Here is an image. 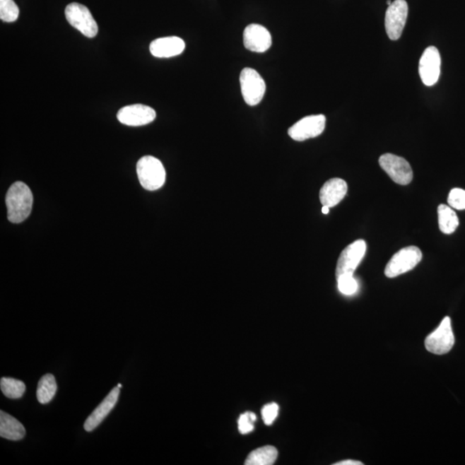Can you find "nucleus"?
<instances>
[{
  "instance_id": "f8f14e48",
  "label": "nucleus",
  "mask_w": 465,
  "mask_h": 465,
  "mask_svg": "<svg viewBox=\"0 0 465 465\" xmlns=\"http://www.w3.org/2000/svg\"><path fill=\"white\" fill-rule=\"evenodd\" d=\"M117 117L121 124L137 127L152 123L156 118V112L149 106L136 104L118 110Z\"/></svg>"
},
{
  "instance_id": "1a4fd4ad",
  "label": "nucleus",
  "mask_w": 465,
  "mask_h": 465,
  "mask_svg": "<svg viewBox=\"0 0 465 465\" xmlns=\"http://www.w3.org/2000/svg\"><path fill=\"white\" fill-rule=\"evenodd\" d=\"M366 252L365 240H358L342 251L336 266V278L343 275H353Z\"/></svg>"
},
{
  "instance_id": "5701e85b",
  "label": "nucleus",
  "mask_w": 465,
  "mask_h": 465,
  "mask_svg": "<svg viewBox=\"0 0 465 465\" xmlns=\"http://www.w3.org/2000/svg\"><path fill=\"white\" fill-rule=\"evenodd\" d=\"M339 290L342 294L351 295L355 294L358 290V282L353 275H343L337 278Z\"/></svg>"
},
{
  "instance_id": "6e6552de",
  "label": "nucleus",
  "mask_w": 465,
  "mask_h": 465,
  "mask_svg": "<svg viewBox=\"0 0 465 465\" xmlns=\"http://www.w3.org/2000/svg\"><path fill=\"white\" fill-rule=\"evenodd\" d=\"M408 6L406 0H395L388 7L385 14V30L390 40L401 37L407 22Z\"/></svg>"
},
{
  "instance_id": "20e7f679",
  "label": "nucleus",
  "mask_w": 465,
  "mask_h": 465,
  "mask_svg": "<svg viewBox=\"0 0 465 465\" xmlns=\"http://www.w3.org/2000/svg\"><path fill=\"white\" fill-rule=\"evenodd\" d=\"M423 259L421 251L415 246L403 248L390 259L385 267L386 277L392 278L408 273L415 268Z\"/></svg>"
},
{
  "instance_id": "393cba45",
  "label": "nucleus",
  "mask_w": 465,
  "mask_h": 465,
  "mask_svg": "<svg viewBox=\"0 0 465 465\" xmlns=\"http://www.w3.org/2000/svg\"><path fill=\"white\" fill-rule=\"evenodd\" d=\"M448 204L456 210H465V191L462 189H452L448 196Z\"/></svg>"
},
{
  "instance_id": "423d86ee",
  "label": "nucleus",
  "mask_w": 465,
  "mask_h": 465,
  "mask_svg": "<svg viewBox=\"0 0 465 465\" xmlns=\"http://www.w3.org/2000/svg\"><path fill=\"white\" fill-rule=\"evenodd\" d=\"M454 343L455 338L453 334L451 319L447 317L441 322L438 329L425 338V346L428 352L437 354V355H443V354L450 352Z\"/></svg>"
},
{
  "instance_id": "9b49d317",
  "label": "nucleus",
  "mask_w": 465,
  "mask_h": 465,
  "mask_svg": "<svg viewBox=\"0 0 465 465\" xmlns=\"http://www.w3.org/2000/svg\"><path fill=\"white\" fill-rule=\"evenodd\" d=\"M441 58L439 50L431 46L425 49L419 62V73L423 84L432 86L439 81Z\"/></svg>"
},
{
  "instance_id": "f03ea898",
  "label": "nucleus",
  "mask_w": 465,
  "mask_h": 465,
  "mask_svg": "<svg viewBox=\"0 0 465 465\" xmlns=\"http://www.w3.org/2000/svg\"><path fill=\"white\" fill-rule=\"evenodd\" d=\"M136 172L141 187L146 190H159L165 184L164 165L155 157L147 155L141 158L137 163Z\"/></svg>"
},
{
  "instance_id": "a211bd4d",
  "label": "nucleus",
  "mask_w": 465,
  "mask_h": 465,
  "mask_svg": "<svg viewBox=\"0 0 465 465\" xmlns=\"http://www.w3.org/2000/svg\"><path fill=\"white\" fill-rule=\"evenodd\" d=\"M278 458V451L271 445L256 449L248 455L247 465H271Z\"/></svg>"
},
{
  "instance_id": "412c9836",
  "label": "nucleus",
  "mask_w": 465,
  "mask_h": 465,
  "mask_svg": "<svg viewBox=\"0 0 465 465\" xmlns=\"http://www.w3.org/2000/svg\"><path fill=\"white\" fill-rule=\"evenodd\" d=\"M0 388H1L4 395L10 399H19L25 394L26 386L20 380L3 377L0 380Z\"/></svg>"
},
{
  "instance_id": "9d476101",
  "label": "nucleus",
  "mask_w": 465,
  "mask_h": 465,
  "mask_svg": "<svg viewBox=\"0 0 465 465\" xmlns=\"http://www.w3.org/2000/svg\"><path fill=\"white\" fill-rule=\"evenodd\" d=\"M326 117L324 115H312L299 120L288 130L290 138L297 141H303L317 137L324 131Z\"/></svg>"
},
{
  "instance_id": "f257e3e1",
  "label": "nucleus",
  "mask_w": 465,
  "mask_h": 465,
  "mask_svg": "<svg viewBox=\"0 0 465 465\" xmlns=\"http://www.w3.org/2000/svg\"><path fill=\"white\" fill-rule=\"evenodd\" d=\"M6 204L8 220L13 223H23L33 210V192L25 183L16 182L7 192Z\"/></svg>"
},
{
  "instance_id": "a878e982",
  "label": "nucleus",
  "mask_w": 465,
  "mask_h": 465,
  "mask_svg": "<svg viewBox=\"0 0 465 465\" xmlns=\"http://www.w3.org/2000/svg\"><path fill=\"white\" fill-rule=\"evenodd\" d=\"M278 411L279 408L277 404L273 403L266 405L262 409L264 423L267 425L273 424L278 415Z\"/></svg>"
},
{
  "instance_id": "f3484780",
  "label": "nucleus",
  "mask_w": 465,
  "mask_h": 465,
  "mask_svg": "<svg viewBox=\"0 0 465 465\" xmlns=\"http://www.w3.org/2000/svg\"><path fill=\"white\" fill-rule=\"evenodd\" d=\"M25 428L21 423L7 413L0 412V436L10 440H21L25 438Z\"/></svg>"
},
{
  "instance_id": "ddd939ff",
  "label": "nucleus",
  "mask_w": 465,
  "mask_h": 465,
  "mask_svg": "<svg viewBox=\"0 0 465 465\" xmlns=\"http://www.w3.org/2000/svg\"><path fill=\"white\" fill-rule=\"evenodd\" d=\"M243 42L247 49L256 53H264L271 48L273 40L266 28L252 23L244 30Z\"/></svg>"
},
{
  "instance_id": "4468645a",
  "label": "nucleus",
  "mask_w": 465,
  "mask_h": 465,
  "mask_svg": "<svg viewBox=\"0 0 465 465\" xmlns=\"http://www.w3.org/2000/svg\"><path fill=\"white\" fill-rule=\"evenodd\" d=\"M185 43L178 37L158 38L149 46L151 54L157 58H171L184 52Z\"/></svg>"
},
{
  "instance_id": "39448f33",
  "label": "nucleus",
  "mask_w": 465,
  "mask_h": 465,
  "mask_svg": "<svg viewBox=\"0 0 465 465\" xmlns=\"http://www.w3.org/2000/svg\"><path fill=\"white\" fill-rule=\"evenodd\" d=\"M240 82L246 103L250 106L259 105L265 96L266 86L257 71L250 68L244 69L240 73Z\"/></svg>"
},
{
  "instance_id": "c85d7f7f",
  "label": "nucleus",
  "mask_w": 465,
  "mask_h": 465,
  "mask_svg": "<svg viewBox=\"0 0 465 465\" xmlns=\"http://www.w3.org/2000/svg\"><path fill=\"white\" fill-rule=\"evenodd\" d=\"M392 2L390 1V0H388L387 5L389 6L390 5H392Z\"/></svg>"
},
{
  "instance_id": "aec40b11",
  "label": "nucleus",
  "mask_w": 465,
  "mask_h": 465,
  "mask_svg": "<svg viewBox=\"0 0 465 465\" xmlns=\"http://www.w3.org/2000/svg\"><path fill=\"white\" fill-rule=\"evenodd\" d=\"M57 392V381L52 374H46L43 376L37 385V396L39 403L49 404L53 399Z\"/></svg>"
},
{
  "instance_id": "4be33fe9",
  "label": "nucleus",
  "mask_w": 465,
  "mask_h": 465,
  "mask_svg": "<svg viewBox=\"0 0 465 465\" xmlns=\"http://www.w3.org/2000/svg\"><path fill=\"white\" fill-rule=\"evenodd\" d=\"M19 9L14 0H0V19L6 23L18 20Z\"/></svg>"
},
{
  "instance_id": "dca6fc26",
  "label": "nucleus",
  "mask_w": 465,
  "mask_h": 465,
  "mask_svg": "<svg viewBox=\"0 0 465 465\" xmlns=\"http://www.w3.org/2000/svg\"><path fill=\"white\" fill-rule=\"evenodd\" d=\"M119 388H114L109 395L105 398L100 406L92 413L84 424V428L86 432H92L98 428V425L102 423L106 416L115 407L118 397H119Z\"/></svg>"
},
{
  "instance_id": "6ab92c4d",
  "label": "nucleus",
  "mask_w": 465,
  "mask_h": 465,
  "mask_svg": "<svg viewBox=\"0 0 465 465\" xmlns=\"http://www.w3.org/2000/svg\"><path fill=\"white\" fill-rule=\"evenodd\" d=\"M440 230L444 234L450 235L459 227V220L451 206L440 204L438 207Z\"/></svg>"
},
{
  "instance_id": "c756f323",
  "label": "nucleus",
  "mask_w": 465,
  "mask_h": 465,
  "mask_svg": "<svg viewBox=\"0 0 465 465\" xmlns=\"http://www.w3.org/2000/svg\"><path fill=\"white\" fill-rule=\"evenodd\" d=\"M117 387L120 389V388L123 387V385H122L121 384H119L117 385Z\"/></svg>"
},
{
  "instance_id": "bb28decb",
  "label": "nucleus",
  "mask_w": 465,
  "mask_h": 465,
  "mask_svg": "<svg viewBox=\"0 0 465 465\" xmlns=\"http://www.w3.org/2000/svg\"><path fill=\"white\" fill-rule=\"evenodd\" d=\"M334 465H363V463L355 460H344L341 461V462L334 464Z\"/></svg>"
},
{
  "instance_id": "b1692460",
  "label": "nucleus",
  "mask_w": 465,
  "mask_h": 465,
  "mask_svg": "<svg viewBox=\"0 0 465 465\" xmlns=\"http://www.w3.org/2000/svg\"><path fill=\"white\" fill-rule=\"evenodd\" d=\"M256 419H257V416L254 413L247 412L242 413L238 420L240 432L242 435H247V433L253 432Z\"/></svg>"
},
{
  "instance_id": "cd10ccee",
  "label": "nucleus",
  "mask_w": 465,
  "mask_h": 465,
  "mask_svg": "<svg viewBox=\"0 0 465 465\" xmlns=\"http://www.w3.org/2000/svg\"><path fill=\"white\" fill-rule=\"evenodd\" d=\"M329 208H330L328 207V206H323V207H322V210L323 214H325V215L329 214Z\"/></svg>"
},
{
  "instance_id": "0eeeda50",
  "label": "nucleus",
  "mask_w": 465,
  "mask_h": 465,
  "mask_svg": "<svg viewBox=\"0 0 465 465\" xmlns=\"http://www.w3.org/2000/svg\"><path fill=\"white\" fill-rule=\"evenodd\" d=\"M379 165L389 178L398 184L406 185L413 179L411 165L403 157L385 153L380 157Z\"/></svg>"
},
{
  "instance_id": "2eb2a0df",
  "label": "nucleus",
  "mask_w": 465,
  "mask_h": 465,
  "mask_svg": "<svg viewBox=\"0 0 465 465\" xmlns=\"http://www.w3.org/2000/svg\"><path fill=\"white\" fill-rule=\"evenodd\" d=\"M348 192V184L339 178L331 179L323 184L320 201L323 206L332 208L340 204Z\"/></svg>"
},
{
  "instance_id": "7ed1b4c3",
  "label": "nucleus",
  "mask_w": 465,
  "mask_h": 465,
  "mask_svg": "<svg viewBox=\"0 0 465 465\" xmlns=\"http://www.w3.org/2000/svg\"><path fill=\"white\" fill-rule=\"evenodd\" d=\"M66 20L85 37H95L98 33V23L88 8L78 3H71L66 7Z\"/></svg>"
}]
</instances>
